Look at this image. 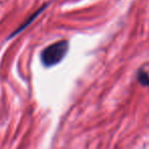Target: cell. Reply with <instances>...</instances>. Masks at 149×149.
Here are the masks:
<instances>
[{"label": "cell", "instance_id": "cell-1", "mask_svg": "<svg viewBox=\"0 0 149 149\" xmlns=\"http://www.w3.org/2000/svg\"><path fill=\"white\" fill-rule=\"evenodd\" d=\"M68 44L66 41H60L50 45L42 52V61L46 66H51L58 63L65 56L68 52Z\"/></svg>", "mask_w": 149, "mask_h": 149}, {"label": "cell", "instance_id": "cell-2", "mask_svg": "<svg viewBox=\"0 0 149 149\" xmlns=\"http://www.w3.org/2000/svg\"><path fill=\"white\" fill-rule=\"evenodd\" d=\"M142 76H143V77H141V74H139V80H140V82L142 84H144V85H149L148 76H147L146 74H144V72H142Z\"/></svg>", "mask_w": 149, "mask_h": 149}]
</instances>
